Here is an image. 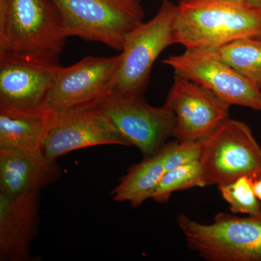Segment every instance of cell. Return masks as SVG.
Listing matches in <instances>:
<instances>
[{
  "label": "cell",
  "mask_w": 261,
  "mask_h": 261,
  "mask_svg": "<svg viewBox=\"0 0 261 261\" xmlns=\"http://www.w3.org/2000/svg\"><path fill=\"white\" fill-rule=\"evenodd\" d=\"M39 192L0 193V260L29 261L39 226Z\"/></svg>",
  "instance_id": "obj_13"
},
{
  "label": "cell",
  "mask_w": 261,
  "mask_h": 261,
  "mask_svg": "<svg viewBox=\"0 0 261 261\" xmlns=\"http://www.w3.org/2000/svg\"><path fill=\"white\" fill-rule=\"evenodd\" d=\"M59 64L0 54V109L45 106Z\"/></svg>",
  "instance_id": "obj_12"
},
{
  "label": "cell",
  "mask_w": 261,
  "mask_h": 261,
  "mask_svg": "<svg viewBox=\"0 0 261 261\" xmlns=\"http://www.w3.org/2000/svg\"><path fill=\"white\" fill-rule=\"evenodd\" d=\"M129 146L98 106L55 114L42 145L51 161L78 149L98 145Z\"/></svg>",
  "instance_id": "obj_11"
},
{
  "label": "cell",
  "mask_w": 261,
  "mask_h": 261,
  "mask_svg": "<svg viewBox=\"0 0 261 261\" xmlns=\"http://www.w3.org/2000/svg\"><path fill=\"white\" fill-rule=\"evenodd\" d=\"M218 187L233 214L261 217V202L252 189V177L243 176Z\"/></svg>",
  "instance_id": "obj_19"
},
{
  "label": "cell",
  "mask_w": 261,
  "mask_h": 261,
  "mask_svg": "<svg viewBox=\"0 0 261 261\" xmlns=\"http://www.w3.org/2000/svg\"><path fill=\"white\" fill-rule=\"evenodd\" d=\"M55 113L45 106L33 109H0V149L42 151Z\"/></svg>",
  "instance_id": "obj_15"
},
{
  "label": "cell",
  "mask_w": 261,
  "mask_h": 261,
  "mask_svg": "<svg viewBox=\"0 0 261 261\" xmlns=\"http://www.w3.org/2000/svg\"><path fill=\"white\" fill-rule=\"evenodd\" d=\"M202 141L179 142L165 144L161 149L166 171L187 163L199 161L202 154Z\"/></svg>",
  "instance_id": "obj_20"
},
{
  "label": "cell",
  "mask_w": 261,
  "mask_h": 261,
  "mask_svg": "<svg viewBox=\"0 0 261 261\" xmlns=\"http://www.w3.org/2000/svg\"><path fill=\"white\" fill-rule=\"evenodd\" d=\"M187 246L209 261H261V217L219 213L204 224L180 214Z\"/></svg>",
  "instance_id": "obj_4"
},
{
  "label": "cell",
  "mask_w": 261,
  "mask_h": 261,
  "mask_svg": "<svg viewBox=\"0 0 261 261\" xmlns=\"http://www.w3.org/2000/svg\"><path fill=\"white\" fill-rule=\"evenodd\" d=\"M56 161L43 151L0 149V193L8 195L39 192L61 177Z\"/></svg>",
  "instance_id": "obj_14"
},
{
  "label": "cell",
  "mask_w": 261,
  "mask_h": 261,
  "mask_svg": "<svg viewBox=\"0 0 261 261\" xmlns=\"http://www.w3.org/2000/svg\"><path fill=\"white\" fill-rule=\"evenodd\" d=\"M98 107L128 145L140 149L144 159L157 154L174 135V113L164 105L162 107L150 106L143 96L111 94Z\"/></svg>",
  "instance_id": "obj_7"
},
{
  "label": "cell",
  "mask_w": 261,
  "mask_h": 261,
  "mask_svg": "<svg viewBox=\"0 0 261 261\" xmlns=\"http://www.w3.org/2000/svg\"><path fill=\"white\" fill-rule=\"evenodd\" d=\"M211 51L261 89V37L244 38Z\"/></svg>",
  "instance_id": "obj_17"
},
{
  "label": "cell",
  "mask_w": 261,
  "mask_h": 261,
  "mask_svg": "<svg viewBox=\"0 0 261 261\" xmlns=\"http://www.w3.org/2000/svg\"><path fill=\"white\" fill-rule=\"evenodd\" d=\"M205 186L199 160L166 171L152 199L159 203H166L173 192Z\"/></svg>",
  "instance_id": "obj_18"
},
{
  "label": "cell",
  "mask_w": 261,
  "mask_h": 261,
  "mask_svg": "<svg viewBox=\"0 0 261 261\" xmlns=\"http://www.w3.org/2000/svg\"><path fill=\"white\" fill-rule=\"evenodd\" d=\"M250 1L255 2V3H259L261 4V0H250Z\"/></svg>",
  "instance_id": "obj_22"
},
{
  "label": "cell",
  "mask_w": 261,
  "mask_h": 261,
  "mask_svg": "<svg viewBox=\"0 0 261 261\" xmlns=\"http://www.w3.org/2000/svg\"><path fill=\"white\" fill-rule=\"evenodd\" d=\"M176 9L177 5L172 2L163 0L157 14L128 36L120 54L111 94L143 96L156 59L166 47L175 44L173 23Z\"/></svg>",
  "instance_id": "obj_5"
},
{
  "label": "cell",
  "mask_w": 261,
  "mask_h": 261,
  "mask_svg": "<svg viewBox=\"0 0 261 261\" xmlns=\"http://www.w3.org/2000/svg\"><path fill=\"white\" fill-rule=\"evenodd\" d=\"M67 37L103 43L121 51L126 38L144 23L140 0H51Z\"/></svg>",
  "instance_id": "obj_3"
},
{
  "label": "cell",
  "mask_w": 261,
  "mask_h": 261,
  "mask_svg": "<svg viewBox=\"0 0 261 261\" xmlns=\"http://www.w3.org/2000/svg\"><path fill=\"white\" fill-rule=\"evenodd\" d=\"M66 38L51 0H0V54L58 64Z\"/></svg>",
  "instance_id": "obj_2"
},
{
  "label": "cell",
  "mask_w": 261,
  "mask_h": 261,
  "mask_svg": "<svg viewBox=\"0 0 261 261\" xmlns=\"http://www.w3.org/2000/svg\"><path fill=\"white\" fill-rule=\"evenodd\" d=\"M175 74L200 84L228 106L261 112V89L207 49H189L163 60Z\"/></svg>",
  "instance_id": "obj_9"
},
{
  "label": "cell",
  "mask_w": 261,
  "mask_h": 261,
  "mask_svg": "<svg viewBox=\"0 0 261 261\" xmlns=\"http://www.w3.org/2000/svg\"><path fill=\"white\" fill-rule=\"evenodd\" d=\"M120 58L88 56L71 66L58 67L45 107L57 114L99 106L112 92Z\"/></svg>",
  "instance_id": "obj_8"
},
{
  "label": "cell",
  "mask_w": 261,
  "mask_h": 261,
  "mask_svg": "<svg viewBox=\"0 0 261 261\" xmlns=\"http://www.w3.org/2000/svg\"><path fill=\"white\" fill-rule=\"evenodd\" d=\"M252 187L255 195L261 202V174L252 178Z\"/></svg>",
  "instance_id": "obj_21"
},
{
  "label": "cell",
  "mask_w": 261,
  "mask_h": 261,
  "mask_svg": "<svg viewBox=\"0 0 261 261\" xmlns=\"http://www.w3.org/2000/svg\"><path fill=\"white\" fill-rule=\"evenodd\" d=\"M166 172L162 152L130 166L128 172L120 180L111 195L116 202H128L132 207H140L152 195Z\"/></svg>",
  "instance_id": "obj_16"
},
{
  "label": "cell",
  "mask_w": 261,
  "mask_h": 261,
  "mask_svg": "<svg viewBox=\"0 0 261 261\" xmlns=\"http://www.w3.org/2000/svg\"><path fill=\"white\" fill-rule=\"evenodd\" d=\"M173 35L175 44L207 50L261 37V4L250 0H181Z\"/></svg>",
  "instance_id": "obj_1"
},
{
  "label": "cell",
  "mask_w": 261,
  "mask_h": 261,
  "mask_svg": "<svg viewBox=\"0 0 261 261\" xmlns=\"http://www.w3.org/2000/svg\"><path fill=\"white\" fill-rule=\"evenodd\" d=\"M164 106L176 116L173 137L179 142L205 140L229 118V107L200 84L175 75Z\"/></svg>",
  "instance_id": "obj_10"
},
{
  "label": "cell",
  "mask_w": 261,
  "mask_h": 261,
  "mask_svg": "<svg viewBox=\"0 0 261 261\" xmlns=\"http://www.w3.org/2000/svg\"><path fill=\"white\" fill-rule=\"evenodd\" d=\"M200 162L206 186L254 178L261 174V147L246 123L228 118L202 140Z\"/></svg>",
  "instance_id": "obj_6"
}]
</instances>
